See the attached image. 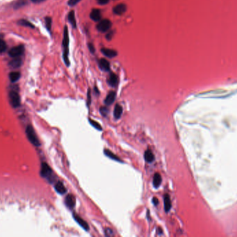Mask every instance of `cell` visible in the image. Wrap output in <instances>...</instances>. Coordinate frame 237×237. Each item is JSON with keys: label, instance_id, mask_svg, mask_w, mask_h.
Returning a JSON list of instances; mask_svg holds the SVG:
<instances>
[{"label": "cell", "instance_id": "cell-1", "mask_svg": "<svg viewBox=\"0 0 237 237\" xmlns=\"http://www.w3.org/2000/svg\"><path fill=\"white\" fill-rule=\"evenodd\" d=\"M201 171L213 210L237 202V93L207 96L201 120Z\"/></svg>", "mask_w": 237, "mask_h": 237}, {"label": "cell", "instance_id": "cell-2", "mask_svg": "<svg viewBox=\"0 0 237 237\" xmlns=\"http://www.w3.org/2000/svg\"><path fill=\"white\" fill-rule=\"evenodd\" d=\"M69 31L67 27L65 26L63 31V59L66 64L67 66H69L70 63H69Z\"/></svg>", "mask_w": 237, "mask_h": 237}, {"label": "cell", "instance_id": "cell-3", "mask_svg": "<svg viewBox=\"0 0 237 237\" xmlns=\"http://www.w3.org/2000/svg\"><path fill=\"white\" fill-rule=\"evenodd\" d=\"M26 135L27 136H28V138L29 140L31 141V143L33 144V145H34L35 146H40V141L37 138V136L36 134H35V133L34 132V130H33L32 127L31 125L28 126L26 127Z\"/></svg>", "mask_w": 237, "mask_h": 237}, {"label": "cell", "instance_id": "cell-4", "mask_svg": "<svg viewBox=\"0 0 237 237\" xmlns=\"http://www.w3.org/2000/svg\"><path fill=\"white\" fill-rule=\"evenodd\" d=\"M112 22L110 20L107 19H104V20H101L96 25L97 30L100 32H106L111 28Z\"/></svg>", "mask_w": 237, "mask_h": 237}, {"label": "cell", "instance_id": "cell-5", "mask_svg": "<svg viewBox=\"0 0 237 237\" xmlns=\"http://www.w3.org/2000/svg\"><path fill=\"white\" fill-rule=\"evenodd\" d=\"M42 177L47 178L49 180H50V177L52 176V170L49 165L46 163H42L41 166V172H40Z\"/></svg>", "mask_w": 237, "mask_h": 237}, {"label": "cell", "instance_id": "cell-6", "mask_svg": "<svg viewBox=\"0 0 237 237\" xmlns=\"http://www.w3.org/2000/svg\"><path fill=\"white\" fill-rule=\"evenodd\" d=\"M24 51V47L23 45H18L17 47H14L12 49H10L9 52H8V54L10 56L15 58V57H20Z\"/></svg>", "mask_w": 237, "mask_h": 237}, {"label": "cell", "instance_id": "cell-7", "mask_svg": "<svg viewBox=\"0 0 237 237\" xmlns=\"http://www.w3.org/2000/svg\"><path fill=\"white\" fill-rule=\"evenodd\" d=\"M10 101L13 107H18L20 105V98L18 93L15 90H12L9 93Z\"/></svg>", "mask_w": 237, "mask_h": 237}, {"label": "cell", "instance_id": "cell-8", "mask_svg": "<svg viewBox=\"0 0 237 237\" xmlns=\"http://www.w3.org/2000/svg\"><path fill=\"white\" fill-rule=\"evenodd\" d=\"M73 218H74L76 222L79 224L80 227H81L82 228H83L85 230L88 231V230H90V227H89L88 223H87L86 221H85L82 218H80V216H79L76 214V213H74L73 214Z\"/></svg>", "mask_w": 237, "mask_h": 237}, {"label": "cell", "instance_id": "cell-9", "mask_svg": "<svg viewBox=\"0 0 237 237\" xmlns=\"http://www.w3.org/2000/svg\"><path fill=\"white\" fill-rule=\"evenodd\" d=\"M127 10L126 5L124 4H119L116 5L115 7L113 8V11L115 14L118 15V16H121V15L124 14L126 13Z\"/></svg>", "mask_w": 237, "mask_h": 237}, {"label": "cell", "instance_id": "cell-10", "mask_svg": "<svg viewBox=\"0 0 237 237\" xmlns=\"http://www.w3.org/2000/svg\"><path fill=\"white\" fill-rule=\"evenodd\" d=\"M65 205H66L68 208L72 209L74 207H75V204H76V199L74 198V196L71 194L67 195L66 198H65Z\"/></svg>", "mask_w": 237, "mask_h": 237}, {"label": "cell", "instance_id": "cell-11", "mask_svg": "<svg viewBox=\"0 0 237 237\" xmlns=\"http://www.w3.org/2000/svg\"><path fill=\"white\" fill-rule=\"evenodd\" d=\"M99 67L101 70L108 72L110 69V64L105 59H101L99 61Z\"/></svg>", "mask_w": 237, "mask_h": 237}, {"label": "cell", "instance_id": "cell-12", "mask_svg": "<svg viewBox=\"0 0 237 237\" xmlns=\"http://www.w3.org/2000/svg\"><path fill=\"white\" fill-rule=\"evenodd\" d=\"M107 84H109V86H112V87H115L117 86L118 79L117 75L115 73H110V74L108 78L107 79Z\"/></svg>", "mask_w": 237, "mask_h": 237}, {"label": "cell", "instance_id": "cell-13", "mask_svg": "<svg viewBox=\"0 0 237 237\" xmlns=\"http://www.w3.org/2000/svg\"><path fill=\"white\" fill-rule=\"evenodd\" d=\"M101 52L103 53V55L108 58H115L117 56V52L116 50H112L109 48H102L101 50Z\"/></svg>", "mask_w": 237, "mask_h": 237}, {"label": "cell", "instance_id": "cell-14", "mask_svg": "<svg viewBox=\"0 0 237 237\" xmlns=\"http://www.w3.org/2000/svg\"><path fill=\"white\" fill-rule=\"evenodd\" d=\"M90 18L95 22H99L101 20V12L98 8H95L91 11Z\"/></svg>", "mask_w": 237, "mask_h": 237}, {"label": "cell", "instance_id": "cell-15", "mask_svg": "<svg viewBox=\"0 0 237 237\" xmlns=\"http://www.w3.org/2000/svg\"><path fill=\"white\" fill-rule=\"evenodd\" d=\"M22 64V61L20 57H15L13 59H12L8 63V65L13 69L19 68Z\"/></svg>", "mask_w": 237, "mask_h": 237}, {"label": "cell", "instance_id": "cell-16", "mask_svg": "<svg viewBox=\"0 0 237 237\" xmlns=\"http://www.w3.org/2000/svg\"><path fill=\"white\" fill-rule=\"evenodd\" d=\"M115 98H116V93L114 91H110L108 94H107L106 97H105L104 102L106 105H111L115 101Z\"/></svg>", "mask_w": 237, "mask_h": 237}, {"label": "cell", "instance_id": "cell-17", "mask_svg": "<svg viewBox=\"0 0 237 237\" xmlns=\"http://www.w3.org/2000/svg\"><path fill=\"white\" fill-rule=\"evenodd\" d=\"M144 158L146 161L148 163H152L155 161V155H154L153 152L151 150L148 149L145 151L144 153Z\"/></svg>", "mask_w": 237, "mask_h": 237}, {"label": "cell", "instance_id": "cell-18", "mask_svg": "<svg viewBox=\"0 0 237 237\" xmlns=\"http://www.w3.org/2000/svg\"><path fill=\"white\" fill-rule=\"evenodd\" d=\"M162 181V177H161L160 174L158 173H156L154 175L153 179V187L157 189V188H158L161 185Z\"/></svg>", "mask_w": 237, "mask_h": 237}, {"label": "cell", "instance_id": "cell-19", "mask_svg": "<svg viewBox=\"0 0 237 237\" xmlns=\"http://www.w3.org/2000/svg\"><path fill=\"white\" fill-rule=\"evenodd\" d=\"M164 203L165 211L166 212H169L171 208V201L170 196L168 194H165L164 196Z\"/></svg>", "mask_w": 237, "mask_h": 237}, {"label": "cell", "instance_id": "cell-20", "mask_svg": "<svg viewBox=\"0 0 237 237\" xmlns=\"http://www.w3.org/2000/svg\"><path fill=\"white\" fill-rule=\"evenodd\" d=\"M123 113V107L120 104H116L114 109V116L115 119H119Z\"/></svg>", "mask_w": 237, "mask_h": 237}, {"label": "cell", "instance_id": "cell-21", "mask_svg": "<svg viewBox=\"0 0 237 237\" xmlns=\"http://www.w3.org/2000/svg\"><path fill=\"white\" fill-rule=\"evenodd\" d=\"M68 20L74 29L77 28V20H76L75 13L74 10H71L68 14Z\"/></svg>", "mask_w": 237, "mask_h": 237}, {"label": "cell", "instance_id": "cell-22", "mask_svg": "<svg viewBox=\"0 0 237 237\" xmlns=\"http://www.w3.org/2000/svg\"><path fill=\"white\" fill-rule=\"evenodd\" d=\"M104 154L105 156H108L109 158H110L111 159L113 160H115V161H119V162H123L122 160H121V158L116 155L115 154H114L113 152H112L110 150H107V149H105L104 150Z\"/></svg>", "mask_w": 237, "mask_h": 237}, {"label": "cell", "instance_id": "cell-23", "mask_svg": "<svg viewBox=\"0 0 237 237\" xmlns=\"http://www.w3.org/2000/svg\"><path fill=\"white\" fill-rule=\"evenodd\" d=\"M55 189L58 193L64 194L67 192V189L65 187L64 184L60 181H58L55 185Z\"/></svg>", "mask_w": 237, "mask_h": 237}, {"label": "cell", "instance_id": "cell-24", "mask_svg": "<svg viewBox=\"0 0 237 237\" xmlns=\"http://www.w3.org/2000/svg\"><path fill=\"white\" fill-rule=\"evenodd\" d=\"M21 75L19 72H12V73H10L9 75L10 80L12 82H15L17 81H18Z\"/></svg>", "mask_w": 237, "mask_h": 237}, {"label": "cell", "instance_id": "cell-25", "mask_svg": "<svg viewBox=\"0 0 237 237\" xmlns=\"http://www.w3.org/2000/svg\"><path fill=\"white\" fill-rule=\"evenodd\" d=\"M18 24L20 25H22V26L27 27H31V28H34V26L31 24V23L29 22V21L26 20H20L18 21Z\"/></svg>", "mask_w": 237, "mask_h": 237}, {"label": "cell", "instance_id": "cell-26", "mask_svg": "<svg viewBox=\"0 0 237 237\" xmlns=\"http://www.w3.org/2000/svg\"><path fill=\"white\" fill-rule=\"evenodd\" d=\"M89 122H90V123L92 124V125L94 127L95 129H96L97 130L99 131H102V127H101V124L99 123V122H97L96 121H94V120L92 119H90V118H89Z\"/></svg>", "mask_w": 237, "mask_h": 237}, {"label": "cell", "instance_id": "cell-27", "mask_svg": "<svg viewBox=\"0 0 237 237\" xmlns=\"http://www.w3.org/2000/svg\"><path fill=\"white\" fill-rule=\"evenodd\" d=\"M52 18L50 17H46L45 18V25L46 29H47L48 31H51L52 29Z\"/></svg>", "mask_w": 237, "mask_h": 237}, {"label": "cell", "instance_id": "cell-28", "mask_svg": "<svg viewBox=\"0 0 237 237\" xmlns=\"http://www.w3.org/2000/svg\"><path fill=\"white\" fill-rule=\"evenodd\" d=\"M6 50V44L3 40L0 39V53H3Z\"/></svg>", "mask_w": 237, "mask_h": 237}, {"label": "cell", "instance_id": "cell-29", "mask_svg": "<svg viewBox=\"0 0 237 237\" xmlns=\"http://www.w3.org/2000/svg\"><path fill=\"white\" fill-rule=\"evenodd\" d=\"M108 109L106 107H102L100 108V113H101V115L103 116H106L108 113Z\"/></svg>", "mask_w": 237, "mask_h": 237}, {"label": "cell", "instance_id": "cell-30", "mask_svg": "<svg viewBox=\"0 0 237 237\" xmlns=\"http://www.w3.org/2000/svg\"><path fill=\"white\" fill-rule=\"evenodd\" d=\"M25 4H26V2H25L24 0H20V1L16 2L14 6L15 8H18L19 7H21V6L25 5Z\"/></svg>", "mask_w": 237, "mask_h": 237}, {"label": "cell", "instance_id": "cell-31", "mask_svg": "<svg viewBox=\"0 0 237 237\" xmlns=\"http://www.w3.org/2000/svg\"><path fill=\"white\" fill-rule=\"evenodd\" d=\"M105 234L107 236H112L114 234L113 231L110 228H106V229H105Z\"/></svg>", "mask_w": 237, "mask_h": 237}, {"label": "cell", "instance_id": "cell-32", "mask_svg": "<svg viewBox=\"0 0 237 237\" xmlns=\"http://www.w3.org/2000/svg\"><path fill=\"white\" fill-rule=\"evenodd\" d=\"M80 0H69L68 1V5L70 6H74L79 3Z\"/></svg>", "mask_w": 237, "mask_h": 237}, {"label": "cell", "instance_id": "cell-33", "mask_svg": "<svg viewBox=\"0 0 237 237\" xmlns=\"http://www.w3.org/2000/svg\"><path fill=\"white\" fill-rule=\"evenodd\" d=\"M113 35H114V32L113 31H109V32L106 34V36H105V38H106V39L107 40V41H111L112 39H113Z\"/></svg>", "mask_w": 237, "mask_h": 237}, {"label": "cell", "instance_id": "cell-34", "mask_svg": "<svg viewBox=\"0 0 237 237\" xmlns=\"http://www.w3.org/2000/svg\"><path fill=\"white\" fill-rule=\"evenodd\" d=\"M91 101H92V99H91V92L90 89H89L88 92V99H87V104H88V106L90 105Z\"/></svg>", "mask_w": 237, "mask_h": 237}, {"label": "cell", "instance_id": "cell-35", "mask_svg": "<svg viewBox=\"0 0 237 237\" xmlns=\"http://www.w3.org/2000/svg\"><path fill=\"white\" fill-rule=\"evenodd\" d=\"M97 2L100 5H105V4L108 3L109 0H97Z\"/></svg>", "mask_w": 237, "mask_h": 237}, {"label": "cell", "instance_id": "cell-36", "mask_svg": "<svg viewBox=\"0 0 237 237\" xmlns=\"http://www.w3.org/2000/svg\"><path fill=\"white\" fill-rule=\"evenodd\" d=\"M88 47H89V50H90V52L92 53V54H94L95 52V49H94V45H93L92 43H89Z\"/></svg>", "mask_w": 237, "mask_h": 237}, {"label": "cell", "instance_id": "cell-37", "mask_svg": "<svg viewBox=\"0 0 237 237\" xmlns=\"http://www.w3.org/2000/svg\"><path fill=\"white\" fill-rule=\"evenodd\" d=\"M152 202H153V204L155 205V206H157V205L159 204V200L157 198H153V200H152Z\"/></svg>", "mask_w": 237, "mask_h": 237}, {"label": "cell", "instance_id": "cell-38", "mask_svg": "<svg viewBox=\"0 0 237 237\" xmlns=\"http://www.w3.org/2000/svg\"><path fill=\"white\" fill-rule=\"evenodd\" d=\"M157 233L159 234V235H162L163 234V230L161 227H158L157 229Z\"/></svg>", "mask_w": 237, "mask_h": 237}, {"label": "cell", "instance_id": "cell-39", "mask_svg": "<svg viewBox=\"0 0 237 237\" xmlns=\"http://www.w3.org/2000/svg\"><path fill=\"white\" fill-rule=\"evenodd\" d=\"M31 1H33V3H40V2H43L46 0H31Z\"/></svg>", "mask_w": 237, "mask_h": 237}, {"label": "cell", "instance_id": "cell-40", "mask_svg": "<svg viewBox=\"0 0 237 237\" xmlns=\"http://www.w3.org/2000/svg\"><path fill=\"white\" fill-rule=\"evenodd\" d=\"M94 92H95V93H97V95L99 94V91L98 88H96V86H95L94 87Z\"/></svg>", "mask_w": 237, "mask_h": 237}]
</instances>
